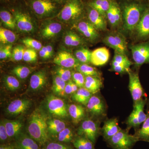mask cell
<instances>
[{"instance_id": "obj_1", "label": "cell", "mask_w": 149, "mask_h": 149, "mask_svg": "<svg viewBox=\"0 0 149 149\" xmlns=\"http://www.w3.org/2000/svg\"><path fill=\"white\" fill-rule=\"evenodd\" d=\"M47 120V116L40 109L32 112L29 118L27 132L40 146H44L50 139L48 133Z\"/></svg>"}, {"instance_id": "obj_2", "label": "cell", "mask_w": 149, "mask_h": 149, "mask_svg": "<svg viewBox=\"0 0 149 149\" xmlns=\"http://www.w3.org/2000/svg\"><path fill=\"white\" fill-rule=\"evenodd\" d=\"M147 7L141 4L131 3L124 6L123 13V27L127 32L135 31Z\"/></svg>"}, {"instance_id": "obj_3", "label": "cell", "mask_w": 149, "mask_h": 149, "mask_svg": "<svg viewBox=\"0 0 149 149\" xmlns=\"http://www.w3.org/2000/svg\"><path fill=\"white\" fill-rule=\"evenodd\" d=\"M139 141L136 135H130L127 131L121 129L107 142L113 149H132Z\"/></svg>"}, {"instance_id": "obj_4", "label": "cell", "mask_w": 149, "mask_h": 149, "mask_svg": "<svg viewBox=\"0 0 149 149\" xmlns=\"http://www.w3.org/2000/svg\"><path fill=\"white\" fill-rule=\"evenodd\" d=\"M83 6L79 0H70L58 15L62 21L71 22L79 18L83 13Z\"/></svg>"}, {"instance_id": "obj_5", "label": "cell", "mask_w": 149, "mask_h": 149, "mask_svg": "<svg viewBox=\"0 0 149 149\" xmlns=\"http://www.w3.org/2000/svg\"><path fill=\"white\" fill-rule=\"evenodd\" d=\"M46 106L50 114L58 118H65L68 116V107L63 100L50 95L46 99Z\"/></svg>"}, {"instance_id": "obj_6", "label": "cell", "mask_w": 149, "mask_h": 149, "mask_svg": "<svg viewBox=\"0 0 149 149\" xmlns=\"http://www.w3.org/2000/svg\"><path fill=\"white\" fill-rule=\"evenodd\" d=\"M77 135L90 140L94 144L101 133L99 124L90 118L82 121L77 130Z\"/></svg>"}, {"instance_id": "obj_7", "label": "cell", "mask_w": 149, "mask_h": 149, "mask_svg": "<svg viewBox=\"0 0 149 149\" xmlns=\"http://www.w3.org/2000/svg\"><path fill=\"white\" fill-rule=\"evenodd\" d=\"M146 99H142L134 104L133 111L127 119L126 123L128 127H137L146 120L148 115L144 112Z\"/></svg>"}, {"instance_id": "obj_8", "label": "cell", "mask_w": 149, "mask_h": 149, "mask_svg": "<svg viewBox=\"0 0 149 149\" xmlns=\"http://www.w3.org/2000/svg\"><path fill=\"white\" fill-rule=\"evenodd\" d=\"M130 49L136 66L149 63V41L131 46Z\"/></svg>"}, {"instance_id": "obj_9", "label": "cell", "mask_w": 149, "mask_h": 149, "mask_svg": "<svg viewBox=\"0 0 149 149\" xmlns=\"http://www.w3.org/2000/svg\"><path fill=\"white\" fill-rule=\"evenodd\" d=\"M104 43L114 50L115 52L126 55L127 44L125 37L118 33L109 34L104 37Z\"/></svg>"}, {"instance_id": "obj_10", "label": "cell", "mask_w": 149, "mask_h": 149, "mask_svg": "<svg viewBox=\"0 0 149 149\" xmlns=\"http://www.w3.org/2000/svg\"><path fill=\"white\" fill-rule=\"evenodd\" d=\"M129 75V91L132 96L133 102H136L143 99L144 91L141 85L139 74L130 70L128 72Z\"/></svg>"}, {"instance_id": "obj_11", "label": "cell", "mask_w": 149, "mask_h": 149, "mask_svg": "<svg viewBox=\"0 0 149 149\" xmlns=\"http://www.w3.org/2000/svg\"><path fill=\"white\" fill-rule=\"evenodd\" d=\"M132 64L126 55L115 52L112 62L111 70L112 71L119 74L128 73L130 70V66Z\"/></svg>"}, {"instance_id": "obj_12", "label": "cell", "mask_w": 149, "mask_h": 149, "mask_svg": "<svg viewBox=\"0 0 149 149\" xmlns=\"http://www.w3.org/2000/svg\"><path fill=\"white\" fill-rule=\"evenodd\" d=\"M74 27L84 37L91 42H95L100 38L98 31L89 20L79 21L75 24Z\"/></svg>"}, {"instance_id": "obj_13", "label": "cell", "mask_w": 149, "mask_h": 149, "mask_svg": "<svg viewBox=\"0 0 149 149\" xmlns=\"http://www.w3.org/2000/svg\"><path fill=\"white\" fill-rule=\"evenodd\" d=\"M31 104L28 99H17L9 104L6 109V112L14 116L22 114L29 110Z\"/></svg>"}, {"instance_id": "obj_14", "label": "cell", "mask_w": 149, "mask_h": 149, "mask_svg": "<svg viewBox=\"0 0 149 149\" xmlns=\"http://www.w3.org/2000/svg\"><path fill=\"white\" fill-rule=\"evenodd\" d=\"M86 106L88 111L93 116L102 117L105 114V104L100 96L93 95Z\"/></svg>"}, {"instance_id": "obj_15", "label": "cell", "mask_w": 149, "mask_h": 149, "mask_svg": "<svg viewBox=\"0 0 149 149\" xmlns=\"http://www.w3.org/2000/svg\"><path fill=\"white\" fill-rule=\"evenodd\" d=\"M53 62L59 66L67 68H76L80 64L74 56L66 51L59 53Z\"/></svg>"}, {"instance_id": "obj_16", "label": "cell", "mask_w": 149, "mask_h": 149, "mask_svg": "<svg viewBox=\"0 0 149 149\" xmlns=\"http://www.w3.org/2000/svg\"><path fill=\"white\" fill-rule=\"evenodd\" d=\"M32 8L35 13L41 17L50 15L56 8L55 5L50 0H35L32 3Z\"/></svg>"}, {"instance_id": "obj_17", "label": "cell", "mask_w": 149, "mask_h": 149, "mask_svg": "<svg viewBox=\"0 0 149 149\" xmlns=\"http://www.w3.org/2000/svg\"><path fill=\"white\" fill-rule=\"evenodd\" d=\"M137 37L141 40L149 38V7H147L144 11L136 29Z\"/></svg>"}, {"instance_id": "obj_18", "label": "cell", "mask_w": 149, "mask_h": 149, "mask_svg": "<svg viewBox=\"0 0 149 149\" xmlns=\"http://www.w3.org/2000/svg\"><path fill=\"white\" fill-rule=\"evenodd\" d=\"M14 19L17 27L21 32H29L34 30L32 19L26 14L16 12L14 13Z\"/></svg>"}, {"instance_id": "obj_19", "label": "cell", "mask_w": 149, "mask_h": 149, "mask_svg": "<svg viewBox=\"0 0 149 149\" xmlns=\"http://www.w3.org/2000/svg\"><path fill=\"white\" fill-rule=\"evenodd\" d=\"M109 58V51L106 47L97 48L92 52L91 63L95 66H102L108 62Z\"/></svg>"}, {"instance_id": "obj_20", "label": "cell", "mask_w": 149, "mask_h": 149, "mask_svg": "<svg viewBox=\"0 0 149 149\" xmlns=\"http://www.w3.org/2000/svg\"><path fill=\"white\" fill-rule=\"evenodd\" d=\"M88 18L89 22L98 31L107 30V19L95 10L90 7L88 11Z\"/></svg>"}, {"instance_id": "obj_21", "label": "cell", "mask_w": 149, "mask_h": 149, "mask_svg": "<svg viewBox=\"0 0 149 149\" xmlns=\"http://www.w3.org/2000/svg\"><path fill=\"white\" fill-rule=\"evenodd\" d=\"M121 130L116 118L109 119L104 122L101 133L105 141H107Z\"/></svg>"}, {"instance_id": "obj_22", "label": "cell", "mask_w": 149, "mask_h": 149, "mask_svg": "<svg viewBox=\"0 0 149 149\" xmlns=\"http://www.w3.org/2000/svg\"><path fill=\"white\" fill-rule=\"evenodd\" d=\"M15 140V146L17 149H41L37 141L27 134L21 133Z\"/></svg>"}, {"instance_id": "obj_23", "label": "cell", "mask_w": 149, "mask_h": 149, "mask_svg": "<svg viewBox=\"0 0 149 149\" xmlns=\"http://www.w3.org/2000/svg\"><path fill=\"white\" fill-rule=\"evenodd\" d=\"M47 77L45 70L37 71L30 77L29 87L32 91H39L42 89L47 83Z\"/></svg>"}, {"instance_id": "obj_24", "label": "cell", "mask_w": 149, "mask_h": 149, "mask_svg": "<svg viewBox=\"0 0 149 149\" xmlns=\"http://www.w3.org/2000/svg\"><path fill=\"white\" fill-rule=\"evenodd\" d=\"M9 139H16L21 134L23 123L19 120H3Z\"/></svg>"}, {"instance_id": "obj_25", "label": "cell", "mask_w": 149, "mask_h": 149, "mask_svg": "<svg viewBox=\"0 0 149 149\" xmlns=\"http://www.w3.org/2000/svg\"><path fill=\"white\" fill-rule=\"evenodd\" d=\"M47 124L48 133L50 139L52 137L56 138L60 132L66 128L65 123L57 118L48 119Z\"/></svg>"}, {"instance_id": "obj_26", "label": "cell", "mask_w": 149, "mask_h": 149, "mask_svg": "<svg viewBox=\"0 0 149 149\" xmlns=\"http://www.w3.org/2000/svg\"><path fill=\"white\" fill-rule=\"evenodd\" d=\"M102 87V82L100 77L85 76L84 88L94 95L100 91Z\"/></svg>"}, {"instance_id": "obj_27", "label": "cell", "mask_w": 149, "mask_h": 149, "mask_svg": "<svg viewBox=\"0 0 149 149\" xmlns=\"http://www.w3.org/2000/svg\"><path fill=\"white\" fill-rule=\"evenodd\" d=\"M69 115L74 124H77L84 119L85 113L84 107L80 105L71 104L68 107Z\"/></svg>"}, {"instance_id": "obj_28", "label": "cell", "mask_w": 149, "mask_h": 149, "mask_svg": "<svg viewBox=\"0 0 149 149\" xmlns=\"http://www.w3.org/2000/svg\"><path fill=\"white\" fill-rule=\"evenodd\" d=\"M62 29L61 24L57 22H52L45 25L41 31L42 37L45 39H50L58 35Z\"/></svg>"}, {"instance_id": "obj_29", "label": "cell", "mask_w": 149, "mask_h": 149, "mask_svg": "<svg viewBox=\"0 0 149 149\" xmlns=\"http://www.w3.org/2000/svg\"><path fill=\"white\" fill-rule=\"evenodd\" d=\"M112 3L110 0H94L89 3L91 8L95 10L107 19V14Z\"/></svg>"}, {"instance_id": "obj_30", "label": "cell", "mask_w": 149, "mask_h": 149, "mask_svg": "<svg viewBox=\"0 0 149 149\" xmlns=\"http://www.w3.org/2000/svg\"><path fill=\"white\" fill-rule=\"evenodd\" d=\"M63 40L66 46L73 47L83 45L85 43L83 38L72 31L67 32Z\"/></svg>"}, {"instance_id": "obj_31", "label": "cell", "mask_w": 149, "mask_h": 149, "mask_svg": "<svg viewBox=\"0 0 149 149\" xmlns=\"http://www.w3.org/2000/svg\"><path fill=\"white\" fill-rule=\"evenodd\" d=\"M93 95L86 88L83 87L79 88L77 92L72 95V98L74 101L86 106Z\"/></svg>"}, {"instance_id": "obj_32", "label": "cell", "mask_w": 149, "mask_h": 149, "mask_svg": "<svg viewBox=\"0 0 149 149\" xmlns=\"http://www.w3.org/2000/svg\"><path fill=\"white\" fill-rule=\"evenodd\" d=\"M72 143L76 149H95L94 146L95 144L83 136L77 135L74 137Z\"/></svg>"}, {"instance_id": "obj_33", "label": "cell", "mask_w": 149, "mask_h": 149, "mask_svg": "<svg viewBox=\"0 0 149 149\" xmlns=\"http://www.w3.org/2000/svg\"><path fill=\"white\" fill-rule=\"evenodd\" d=\"M66 84V82L56 74L53 77L52 91L56 95L63 97L65 94V88Z\"/></svg>"}, {"instance_id": "obj_34", "label": "cell", "mask_w": 149, "mask_h": 149, "mask_svg": "<svg viewBox=\"0 0 149 149\" xmlns=\"http://www.w3.org/2000/svg\"><path fill=\"white\" fill-rule=\"evenodd\" d=\"M76 70L81 72L85 76H97L101 77L100 72L95 68L91 66L88 64L80 63L76 68Z\"/></svg>"}, {"instance_id": "obj_35", "label": "cell", "mask_w": 149, "mask_h": 149, "mask_svg": "<svg viewBox=\"0 0 149 149\" xmlns=\"http://www.w3.org/2000/svg\"><path fill=\"white\" fill-rule=\"evenodd\" d=\"M92 52L88 49L81 48L75 51L74 56L80 63H91Z\"/></svg>"}, {"instance_id": "obj_36", "label": "cell", "mask_w": 149, "mask_h": 149, "mask_svg": "<svg viewBox=\"0 0 149 149\" xmlns=\"http://www.w3.org/2000/svg\"><path fill=\"white\" fill-rule=\"evenodd\" d=\"M75 137L72 129L66 127L60 132L57 136L56 139L58 142L68 144L72 143Z\"/></svg>"}, {"instance_id": "obj_37", "label": "cell", "mask_w": 149, "mask_h": 149, "mask_svg": "<svg viewBox=\"0 0 149 149\" xmlns=\"http://www.w3.org/2000/svg\"><path fill=\"white\" fill-rule=\"evenodd\" d=\"M16 35L12 31L1 27L0 29V41L3 44L13 43L16 40Z\"/></svg>"}, {"instance_id": "obj_38", "label": "cell", "mask_w": 149, "mask_h": 149, "mask_svg": "<svg viewBox=\"0 0 149 149\" xmlns=\"http://www.w3.org/2000/svg\"><path fill=\"white\" fill-rule=\"evenodd\" d=\"M32 68L23 65H18L14 68L12 70L13 74L21 80L26 79L31 74Z\"/></svg>"}, {"instance_id": "obj_39", "label": "cell", "mask_w": 149, "mask_h": 149, "mask_svg": "<svg viewBox=\"0 0 149 149\" xmlns=\"http://www.w3.org/2000/svg\"><path fill=\"white\" fill-rule=\"evenodd\" d=\"M139 140L149 142V114L136 135Z\"/></svg>"}, {"instance_id": "obj_40", "label": "cell", "mask_w": 149, "mask_h": 149, "mask_svg": "<svg viewBox=\"0 0 149 149\" xmlns=\"http://www.w3.org/2000/svg\"><path fill=\"white\" fill-rule=\"evenodd\" d=\"M0 18L3 23L7 27L10 29H14L16 27L14 17L7 11H1L0 12Z\"/></svg>"}, {"instance_id": "obj_41", "label": "cell", "mask_w": 149, "mask_h": 149, "mask_svg": "<svg viewBox=\"0 0 149 149\" xmlns=\"http://www.w3.org/2000/svg\"><path fill=\"white\" fill-rule=\"evenodd\" d=\"M3 81L6 88L9 91H17L20 88V84L19 81L13 76L6 75L5 76Z\"/></svg>"}, {"instance_id": "obj_42", "label": "cell", "mask_w": 149, "mask_h": 149, "mask_svg": "<svg viewBox=\"0 0 149 149\" xmlns=\"http://www.w3.org/2000/svg\"><path fill=\"white\" fill-rule=\"evenodd\" d=\"M72 71L69 68L60 66L56 69V73L65 82H68L72 78Z\"/></svg>"}, {"instance_id": "obj_43", "label": "cell", "mask_w": 149, "mask_h": 149, "mask_svg": "<svg viewBox=\"0 0 149 149\" xmlns=\"http://www.w3.org/2000/svg\"><path fill=\"white\" fill-rule=\"evenodd\" d=\"M42 149H76L67 144L59 142H48L43 147Z\"/></svg>"}, {"instance_id": "obj_44", "label": "cell", "mask_w": 149, "mask_h": 149, "mask_svg": "<svg viewBox=\"0 0 149 149\" xmlns=\"http://www.w3.org/2000/svg\"><path fill=\"white\" fill-rule=\"evenodd\" d=\"M22 42L27 47L37 50H40L43 47L40 42L31 38H25Z\"/></svg>"}, {"instance_id": "obj_45", "label": "cell", "mask_w": 149, "mask_h": 149, "mask_svg": "<svg viewBox=\"0 0 149 149\" xmlns=\"http://www.w3.org/2000/svg\"><path fill=\"white\" fill-rule=\"evenodd\" d=\"M72 81L75 83L79 88L84 87L85 76L81 72L76 71L72 72Z\"/></svg>"}, {"instance_id": "obj_46", "label": "cell", "mask_w": 149, "mask_h": 149, "mask_svg": "<svg viewBox=\"0 0 149 149\" xmlns=\"http://www.w3.org/2000/svg\"><path fill=\"white\" fill-rule=\"evenodd\" d=\"M25 49L21 46H18L14 48L12 51V57L15 61H20L23 60Z\"/></svg>"}, {"instance_id": "obj_47", "label": "cell", "mask_w": 149, "mask_h": 149, "mask_svg": "<svg viewBox=\"0 0 149 149\" xmlns=\"http://www.w3.org/2000/svg\"><path fill=\"white\" fill-rule=\"evenodd\" d=\"M107 19L109 23L112 27H118L114 12L113 2H112L110 8L107 13Z\"/></svg>"}, {"instance_id": "obj_48", "label": "cell", "mask_w": 149, "mask_h": 149, "mask_svg": "<svg viewBox=\"0 0 149 149\" xmlns=\"http://www.w3.org/2000/svg\"><path fill=\"white\" fill-rule=\"evenodd\" d=\"M37 54L35 50L33 49H27L24 52L23 60L26 62H33L37 59Z\"/></svg>"}, {"instance_id": "obj_49", "label": "cell", "mask_w": 149, "mask_h": 149, "mask_svg": "<svg viewBox=\"0 0 149 149\" xmlns=\"http://www.w3.org/2000/svg\"><path fill=\"white\" fill-rule=\"evenodd\" d=\"M12 46L11 45H7L4 47H1L0 50V58L1 59H6L12 56Z\"/></svg>"}, {"instance_id": "obj_50", "label": "cell", "mask_w": 149, "mask_h": 149, "mask_svg": "<svg viewBox=\"0 0 149 149\" xmlns=\"http://www.w3.org/2000/svg\"><path fill=\"white\" fill-rule=\"evenodd\" d=\"M79 88L72 80H70L66 83L65 88V92L67 95L74 94L77 92Z\"/></svg>"}, {"instance_id": "obj_51", "label": "cell", "mask_w": 149, "mask_h": 149, "mask_svg": "<svg viewBox=\"0 0 149 149\" xmlns=\"http://www.w3.org/2000/svg\"><path fill=\"white\" fill-rule=\"evenodd\" d=\"M9 139L3 120H1L0 123V141L3 143L7 141Z\"/></svg>"}, {"instance_id": "obj_52", "label": "cell", "mask_w": 149, "mask_h": 149, "mask_svg": "<svg viewBox=\"0 0 149 149\" xmlns=\"http://www.w3.org/2000/svg\"><path fill=\"white\" fill-rule=\"evenodd\" d=\"M39 54H40V56L42 58L45 59L49 58H50L47 53L46 46L45 47H42V48L41 49Z\"/></svg>"}, {"instance_id": "obj_53", "label": "cell", "mask_w": 149, "mask_h": 149, "mask_svg": "<svg viewBox=\"0 0 149 149\" xmlns=\"http://www.w3.org/2000/svg\"><path fill=\"white\" fill-rule=\"evenodd\" d=\"M0 149H17L15 146L9 144H2L0 146Z\"/></svg>"}, {"instance_id": "obj_54", "label": "cell", "mask_w": 149, "mask_h": 149, "mask_svg": "<svg viewBox=\"0 0 149 149\" xmlns=\"http://www.w3.org/2000/svg\"><path fill=\"white\" fill-rule=\"evenodd\" d=\"M47 52L49 57H51L53 54V48L52 46L48 45L46 46Z\"/></svg>"}]
</instances>
